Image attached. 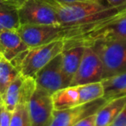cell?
<instances>
[{
    "mask_svg": "<svg viewBox=\"0 0 126 126\" xmlns=\"http://www.w3.org/2000/svg\"><path fill=\"white\" fill-rule=\"evenodd\" d=\"M57 13L60 25L75 26L108 19L126 11V5L112 7L105 0H88L60 4L47 0Z\"/></svg>",
    "mask_w": 126,
    "mask_h": 126,
    "instance_id": "6da1fadb",
    "label": "cell"
},
{
    "mask_svg": "<svg viewBox=\"0 0 126 126\" xmlns=\"http://www.w3.org/2000/svg\"><path fill=\"white\" fill-rule=\"evenodd\" d=\"M126 40V11L104 20L90 31L64 41V49L76 46H92L98 42Z\"/></svg>",
    "mask_w": 126,
    "mask_h": 126,
    "instance_id": "7a4b0ae2",
    "label": "cell"
},
{
    "mask_svg": "<svg viewBox=\"0 0 126 126\" xmlns=\"http://www.w3.org/2000/svg\"><path fill=\"white\" fill-rule=\"evenodd\" d=\"M64 50V41L58 40L48 44L29 47L20 53L11 63L23 76L35 78V74L54 57Z\"/></svg>",
    "mask_w": 126,
    "mask_h": 126,
    "instance_id": "3957f363",
    "label": "cell"
},
{
    "mask_svg": "<svg viewBox=\"0 0 126 126\" xmlns=\"http://www.w3.org/2000/svg\"><path fill=\"white\" fill-rule=\"evenodd\" d=\"M104 88L101 82L69 86L52 94L54 110L74 108L102 98Z\"/></svg>",
    "mask_w": 126,
    "mask_h": 126,
    "instance_id": "277c9868",
    "label": "cell"
},
{
    "mask_svg": "<svg viewBox=\"0 0 126 126\" xmlns=\"http://www.w3.org/2000/svg\"><path fill=\"white\" fill-rule=\"evenodd\" d=\"M88 47L101 60L103 79L126 72V40L98 42Z\"/></svg>",
    "mask_w": 126,
    "mask_h": 126,
    "instance_id": "5b68a950",
    "label": "cell"
},
{
    "mask_svg": "<svg viewBox=\"0 0 126 126\" xmlns=\"http://www.w3.org/2000/svg\"><path fill=\"white\" fill-rule=\"evenodd\" d=\"M18 15L21 25H60L57 13L47 0H27Z\"/></svg>",
    "mask_w": 126,
    "mask_h": 126,
    "instance_id": "8992f818",
    "label": "cell"
},
{
    "mask_svg": "<svg viewBox=\"0 0 126 126\" xmlns=\"http://www.w3.org/2000/svg\"><path fill=\"white\" fill-rule=\"evenodd\" d=\"M28 47L48 44L54 41L63 40L66 28L61 25H21L17 30Z\"/></svg>",
    "mask_w": 126,
    "mask_h": 126,
    "instance_id": "52a82bcc",
    "label": "cell"
},
{
    "mask_svg": "<svg viewBox=\"0 0 126 126\" xmlns=\"http://www.w3.org/2000/svg\"><path fill=\"white\" fill-rule=\"evenodd\" d=\"M30 126H50L54 107L52 95L36 87L28 102Z\"/></svg>",
    "mask_w": 126,
    "mask_h": 126,
    "instance_id": "ba28073f",
    "label": "cell"
},
{
    "mask_svg": "<svg viewBox=\"0 0 126 126\" xmlns=\"http://www.w3.org/2000/svg\"><path fill=\"white\" fill-rule=\"evenodd\" d=\"M34 79L36 87L44 90L51 95L70 86L63 74L61 54L42 67Z\"/></svg>",
    "mask_w": 126,
    "mask_h": 126,
    "instance_id": "9c48e42d",
    "label": "cell"
},
{
    "mask_svg": "<svg viewBox=\"0 0 126 126\" xmlns=\"http://www.w3.org/2000/svg\"><path fill=\"white\" fill-rule=\"evenodd\" d=\"M103 80V64L92 47H85L80 64L70 86L91 84Z\"/></svg>",
    "mask_w": 126,
    "mask_h": 126,
    "instance_id": "30bf717a",
    "label": "cell"
},
{
    "mask_svg": "<svg viewBox=\"0 0 126 126\" xmlns=\"http://www.w3.org/2000/svg\"><path fill=\"white\" fill-rule=\"evenodd\" d=\"M36 88L34 78L26 77L20 74L10 84L2 95L3 104L7 110L13 111L18 105L28 103Z\"/></svg>",
    "mask_w": 126,
    "mask_h": 126,
    "instance_id": "8fae6325",
    "label": "cell"
},
{
    "mask_svg": "<svg viewBox=\"0 0 126 126\" xmlns=\"http://www.w3.org/2000/svg\"><path fill=\"white\" fill-rule=\"evenodd\" d=\"M105 103L106 100L102 98L74 108L54 110L50 126H73L83 117L97 112Z\"/></svg>",
    "mask_w": 126,
    "mask_h": 126,
    "instance_id": "7c38bea8",
    "label": "cell"
},
{
    "mask_svg": "<svg viewBox=\"0 0 126 126\" xmlns=\"http://www.w3.org/2000/svg\"><path fill=\"white\" fill-rule=\"evenodd\" d=\"M29 48L22 40L17 30H0V55L11 61L20 53Z\"/></svg>",
    "mask_w": 126,
    "mask_h": 126,
    "instance_id": "4fadbf2b",
    "label": "cell"
},
{
    "mask_svg": "<svg viewBox=\"0 0 126 126\" xmlns=\"http://www.w3.org/2000/svg\"><path fill=\"white\" fill-rule=\"evenodd\" d=\"M85 46H76L70 48L64 49L61 53V67L67 80L71 84L80 64Z\"/></svg>",
    "mask_w": 126,
    "mask_h": 126,
    "instance_id": "5bb4252c",
    "label": "cell"
},
{
    "mask_svg": "<svg viewBox=\"0 0 126 126\" xmlns=\"http://www.w3.org/2000/svg\"><path fill=\"white\" fill-rule=\"evenodd\" d=\"M126 106V97L106 101L96 112V126H109Z\"/></svg>",
    "mask_w": 126,
    "mask_h": 126,
    "instance_id": "9a60e30c",
    "label": "cell"
},
{
    "mask_svg": "<svg viewBox=\"0 0 126 126\" xmlns=\"http://www.w3.org/2000/svg\"><path fill=\"white\" fill-rule=\"evenodd\" d=\"M101 83L104 88L103 98L106 101L126 97V72L103 79Z\"/></svg>",
    "mask_w": 126,
    "mask_h": 126,
    "instance_id": "2e32d148",
    "label": "cell"
},
{
    "mask_svg": "<svg viewBox=\"0 0 126 126\" xmlns=\"http://www.w3.org/2000/svg\"><path fill=\"white\" fill-rule=\"evenodd\" d=\"M18 9L8 0H0V30L19 29L21 24Z\"/></svg>",
    "mask_w": 126,
    "mask_h": 126,
    "instance_id": "e0dca14e",
    "label": "cell"
},
{
    "mask_svg": "<svg viewBox=\"0 0 126 126\" xmlns=\"http://www.w3.org/2000/svg\"><path fill=\"white\" fill-rule=\"evenodd\" d=\"M20 74V72L11 61L0 55V93L2 95L11 82Z\"/></svg>",
    "mask_w": 126,
    "mask_h": 126,
    "instance_id": "ac0fdd59",
    "label": "cell"
},
{
    "mask_svg": "<svg viewBox=\"0 0 126 126\" xmlns=\"http://www.w3.org/2000/svg\"><path fill=\"white\" fill-rule=\"evenodd\" d=\"M10 126H30L28 103L20 104L13 110Z\"/></svg>",
    "mask_w": 126,
    "mask_h": 126,
    "instance_id": "d6986e66",
    "label": "cell"
},
{
    "mask_svg": "<svg viewBox=\"0 0 126 126\" xmlns=\"http://www.w3.org/2000/svg\"><path fill=\"white\" fill-rule=\"evenodd\" d=\"M12 112L13 111L7 110L4 105L2 110L0 112V126H10Z\"/></svg>",
    "mask_w": 126,
    "mask_h": 126,
    "instance_id": "ffe728a7",
    "label": "cell"
},
{
    "mask_svg": "<svg viewBox=\"0 0 126 126\" xmlns=\"http://www.w3.org/2000/svg\"><path fill=\"white\" fill-rule=\"evenodd\" d=\"M73 126H96V112L83 117Z\"/></svg>",
    "mask_w": 126,
    "mask_h": 126,
    "instance_id": "44dd1931",
    "label": "cell"
},
{
    "mask_svg": "<svg viewBox=\"0 0 126 126\" xmlns=\"http://www.w3.org/2000/svg\"><path fill=\"white\" fill-rule=\"evenodd\" d=\"M109 126H126V106Z\"/></svg>",
    "mask_w": 126,
    "mask_h": 126,
    "instance_id": "7402d4cb",
    "label": "cell"
},
{
    "mask_svg": "<svg viewBox=\"0 0 126 126\" xmlns=\"http://www.w3.org/2000/svg\"><path fill=\"white\" fill-rule=\"evenodd\" d=\"M112 7H118V6L126 5V0H105Z\"/></svg>",
    "mask_w": 126,
    "mask_h": 126,
    "instance_id": "603a6c76",
    "label": "cell"
},
{
    "mask_svg": "<svg viewBox=\"0 0 126 126\" xmlns=\"http://www.w3.org/2000/svg\"><path fill=\"white\" fill-rule=\"evenodd\" d=\"M8 1L12 3V4H15V5H16L18 8H20L25 2H26L27 0H8Z\"/></svg>",
    "mask_w": 126,
    "mask_h": 126,
    "instance_id": "cb8c5ba5",
    "label": "cell"
},
{
    "mask_svg": "<svg viewBox=\"0 0 126 126\" xmlns=\"http://www.w3.org/2000/svg\"><path fill=\"white\" fill-rule=\"evenodd\" d=\"M54 1L57 3H60V4H69V3L80 2V1H88V0H54Z\"/></svg>",
    "mask_w": 126,
    "mask_h": 126,
    "instance_id": "d4e9b609",
    "label": "cell"
},
{
    "mask_svg": "<svg viewBox=\"0 0 126 126\" xmlns=\"http://www.w3.org/2000/svg\"><path fill=\"white\" fill-rule=\"evenodd\" d=\"M3 107H4V104H3V103H0V112H1V110H2Z\"/></svg>",
    "mask_w": 126,
    "mask_h": 126,
    "instance_id": "484cf974",
    "label": "cell"
},
{
    "mask_svg": "<svg viewBox=\"0 0 126 126\" xmlns=\"http://www.w3.org/2000/svg\"><path fill=\"white\" fill-rule=\"evenodd\" d=\"M0 103H3V98H2V93H0Z\"/></svg>",
    "mask_w": 126,
    "mask_h": 126,
    "instance_id": "4316f807",
    "label": "cell"
}]
</instances>
